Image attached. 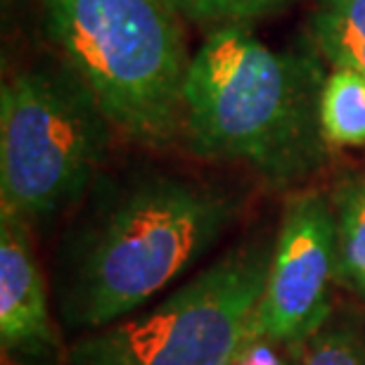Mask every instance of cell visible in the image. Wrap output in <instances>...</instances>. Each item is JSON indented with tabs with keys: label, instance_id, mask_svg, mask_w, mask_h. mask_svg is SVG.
Returning <instances> with one entry per match:
<instances>
[{
	"label": "cell",
	"instance_id": "obj_1",
	"mask_svg": "<svg viewBox=\"0 0 365 365\" xmlns=\"http://www.w3.org/2000/svg\"><path fill=\"white\" fill-rule=\"evenodd\" d=\"M91 190L55 264L57 316L69 332H98L143 309L240 214L230 190L159 169L95 180Z\"/></svg>",
	"mask_w": 365,
	"mask_h": 365
},
{
	"label": "cell",
	"instance_id": "obj_2",
	"mask_svg": "<svg viewBox=\"0 0 365 365\" xmlns=\"http://www.w3.org/2000/svg\"><path fill=\"white\" fill-rule=\"evenodd\" d=\"M325 76L313 55L273 50L247 24L211 29L182 86V143L197 159L245 164L292 187L327 159L320 128Z\"/></svg>",
	"mask_w": 365,
	"mask_h": 365
},
{
	"label": "cell",
	"instance_id": "obj_3",
	"mask_svg": "<svg viewBox=\"0 0 365 365\" xmlns=\"http://www.w3.org/2000/svg\"><path fill=\"white\" fill-rule=\"evenodd\" d=\"M62 64L86 83L116 133L143 148L182 138L190 57L169 0H38Z\"/></svg>",
	"mask_w": 365,
	"mask_h": 365
},
{
	"label": "cell",
	"instance_id": "obj_4",
	"mask_svg": "<svg viewBox=\"0 0 365 365\" xmlns=\"http://www.w3.org/2000/svg\"><path fill=\"white\" fill-rule=\"evenodd\" d=\"M114 126L64 64L24 69L0 88V207L48 225L83 202Z\"/></svg>",
	"mask_w": 365,
	"mask_h": 365
},
{
	"label": "cell",
	"instance_id": "obj_5",
	"mask_svg": "<svg viewBox=\"0 0 365 365\" xmlns=\"http://www.w3.org/2000/svg\"><path fill=\"white\" fill-rule=\"evenodd\" d=\"M275 237L232 247L152 309L86 334L67 365H232L250 344Z\"/></svg>",
	"mask_w": 365,
	"mask_h": 365
},
{
	"label": "cell",
	"instance_id": "obj_6",
	"mask_svg": "<svg viewBox=\"0 0 365 365\" xmlns=\"http://www.w3.org/2000/svg\"><path fill=\"white\" fill-rule=\"evenodd\" d=\"M334 280H339V259L330 197L316 190L292 195L275 232L250 341L306 344L332 318Z\"/></svg>",
	"mask_w": 365,
	"mask_h": 365
},
{
	"label": "cell",
	"instance_id": "obj_7",
	"mask_svg": "<svg viewBox=\"0 0 365 365\" xmlns=\"http://www.w3.org/2000/svg\"><path fill=\"white\" fill-rule=\"evenodd\" d=\"M0 341L3 349L62 354L34 252L31 223L7 207H0Z\"/></svg>",
	"mask_w": 365,
	"mask_h": 365
},
{
	"label": "cell",
	"instance_id": "obj_8",
	"mask_svg": "<svg viewBox=\"0 0 365 365\" xmlns=\"http://www.w3.org/2000/svg\"><path fill=\"white\" fill-rule=\"evenodd\" d=\"M339 282L365 304V171L349 173L334 185Z\"/></svg>",
	"mask_w": 365,
	"mask_h": 365
},
{
	"label": "cell",
	"instance_id": "obj_9",
	"mask_svg": "<svg viewBox=\"0 0 365 365\" xmlns=\"http://www.w3.org/2000/svg\"><path fill=\"white\" fill-rule=\"evenodd\" d=\"M311 29L313 46L332 67L365 76V0H318Z\"/></svg>",
	"mask_w": 365,
	"mask_h": 365
},
{
	"label": "cell",
	"instance_id": "obj_10",
	"mask_svg": "<svg viewBox=\"0 0 365 365\" xmlns=\"http://www.w3.org/2000/svg\"><path fill=\"white\" fill-rule=\"evenodd\" d=\"M320 128L327 148L365 145V76L332 67L320 93Z\"/></svg>",
	"mask_w": 365,
	"mask_h": 365
},
{
	"label": "cell",
	"instance_id": "obj_11",
	"mask_svg": "<svg viewBox=\"0 0 365 365\" xmlns=\"http://www.w3.org/2000/svg\"><path fill=\"white\" fill-rule=\"evenodd\" d=\"M302 365H365V320L337 313L304 344Z\"/></svg>",
	"mask_w": 365,
	"mask_h": 365
},
{
	"label": "cell",
	"instance_id": "obj_12",
	"mask_svg": "<svg viewBox=\"0 0 365 365\" xmlns=\"http://www.w3.org/2000/svg\"><path fill=\"white\" fill-rule=\"evenodd\" d=\"M182 19L202 26L252 24L254 19L282 10L292 0H169Z\"/></svg>",
	"mask_w": 365,
	"mask_h": 365
},
{
	"label": "cell",
	"instance_id": "obj_13",
	"mask_svg": "<svg viewBox=\"0 0 365 365\" xmlns=\"http://www.w3.org/2000/svg\"><path fill=\"white\" fill-rule=\"evenodd\" d=\"M60 354H36L21 351V349H3L0 365H57Z\"/></svg>",
	"mask_w": 365,
	"mask_h": 365
}]
</instances>
